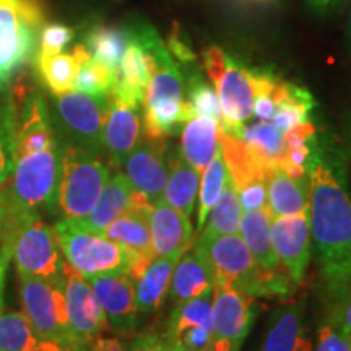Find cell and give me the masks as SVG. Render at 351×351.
Here are the masks:
<instances>
[{"label": "cell", "mask_w": 351, "mask_h": 351, "mask_svg": "<svg viewBox=\"0 0 351 351\" xmlns=\"http://www.w3.org/2000/svg\"><path fill=\"white\" fill-rule=\"evenodd\" d=\"M122 168L132 187L152 204L163 200L168 182V153L165 140L140 138L137 147L125 158Z\"/></svg>", "instance_id": "14"}, {"label": "cell", "mask_w": 351, "mask_h": 351, "mask_svg": "<svg viewBox=\"0 0 351 351\" xmlns=\"http://www.w3.org/2000/svg\"><path fill=\"white\" fill-rule=\"evenodd\" d=\"M256 319V298L230 282L213 285V330L215 337L239 346Z\"/></svg>", "instance_id": "11"}, {"label": "cell", "mask_w": 351, "mask_h": 351, "mask_svg": "<svg viewBox=\"0 0 351 351\" xmlns=\"http://www.w3.org/2000/svg\"><path fill=\"white\" fill-rule=\"evenodd\" d=\"M243 140L267 166L278 168L285 153L283 134L274 124L258 121L256 124L244 127Z\"/></svg>", "instance_id": "33"}, {"label": "cell", "mask_w": 351, "mask_h": 351, "mask_svg": "<svg viewBox=\"0 0 351 351\" xmlns=\"http://www.w3.org/2000/svg\"><path fill=\"white\" fill-rule=\"evenodd\" d=\"M16 215L13 210L12 197L8 189H0V241L10 238V232L15 226Z\"/></svg>", "instance_id": "44"}, {"label": "cell", "mask_w": 351, "mask_h": 351, "mask_svg": "<svg viewBox=\"0 0 351 351\" xmlns=\"http://www.w3.org/2000/svg\"><path fill=\"white\" fill-rule=\"evenodd\" d=\"M44 20L39 0H0V93L36 56Z\"/></svg>", "instance_id": "4"}, {"label": "cell", "mask_w": 351, "mask_h": 351, "mask_svg": "<svg viewBox=\"0 0 351 351\" xmlns=\"http://www.w3.org/2000/svg\"><path fill=\"white\" fill-rule=\"evenodd\" d=\"M267 210L271 218L309 213V184L306 178H293L271 168L267 178Z\"/></svg>", "instance_id": "21"}, {"label": "cell", "mask_w": 351, "mask_h": 351, "mask_svg": "<svg viewBox=\"0 0 351 351\" xmlns=\"http://www.w3.org/2000/svg\"><path fill=\"white\" fill-rule=\"evenodd\" d=\"M208 217V223H205L204 231L199 236L200 239H210L219 234H236L239 231L243 208H241L238 192H236L230 176H228L225 189Z\"/></svg>", "instance_id": "31"}, {"label": "cell", "mask_w": 351, "mask_h": 351, "mask_svg": "<svg viewBox=\"0 0 351 351\" xmlns=\"http://www.w3.org/2000/svg\"><path fill=\"white\" fill-rule=\"evenodd\" d=\"M306 171L311 234L328 295L339 300L351 287V191L343 153L317 138Z\"/></svg>", "instance_id": "1"}, {"label": "cell", "mask_w": 351, "mask_h": 351, "mask_svg": "<svg viewBox=\"0 0 351 351\" xmlns=\"http://www.w3.org/2000/svg\"><path fill=\"white\" fill-rule=\"evenodd\" d=\"M199 182L200 173L184 160L181 153L168 156V182L163 195L166 204L191 218L194 213Z\"/></svg>", "instance_id": "26"}, {"label": "cell", "mask_w": 351, "mask_h": 351, "mask_svg": "<svg viewBox=\"0 0 351 351\" xmlns=\"http://www.w3.org/2000/svg\"><path fill=\"white\" fill-rule=\"evenodd\" d=\"M182 254L155 257L142 271V275L135 280V300H137L138 314H150L163 304L166 295L169 293L174 267Z\"/></svg>", "instance_id": "23"}, {"label": "cell", "mask_w": 351, "mask_h": 351, "mask_svg": "<svg viewBox=\"0 0 351 351\" xmlns=\"http://www.w3.org/2000/svg\"><path fill=\"white\" fill-rule=\"evenodd\" d=\"M309 2V5H313L314 8H326L330 5L333 0H307Z\"/></svg>", "instance_id": "49"}, {"label": "cell", "mask_w": 351, "mask_h": 351, "mask_svg": "<svg viewBox=\"0 0 351 351\" xmlns=\"http://www.w3.org/2000/svg\"><path fill=\"white\" fill-rule=\"evenodd\" d=\"M60 176V145L47 150L21 153L15 156L12 173L13 210L16 217L54 212L57 186Z\"/></svg>", "instance_id": "5"}, {"label": "cell", "mask_w": 351, "mask_h": 351, "mask_svg": "<svg viewBox=\"0 0 351 351\" xmlns=\"http://www.w3.org/2000/svg\"><path fill=\"white\" fill-rule=\"evenodd\" d=\"M218 142L236 191L254 181H267L271 168L263 163L243 138L231 137L219 127Z\"/></svg>", "instance_id": "22"}, {"label": "cell", "mask_w": 351, "mask_h": 351, "mask_svg": "<svg viewBox=\"0 0 351 351\" xmlns=\"http://www.w3.org/2000/svg\"><path fill=\"white\" fill-rule=\"evenodd\" d=\"M20 301L23 314L39 340L78 343L70 330L62 276L47 280L20 275Z\"/></svg>", "instance_id": "7"}, {"label": "cell", "mask_w": 351, "mask_h": 351, "mask_svg": "<svg viewBox=\"0 0 351 351\" xmlns=\"http://www.w3.org/2000/svg\"><path fill=\"white\" fill-rule=\"evenodd\" d=\"M239 204L243 212L267 210V181H254L247 186L238 189Z\"/></svg>", "instance_id": "41"}, {"label": "cell", "mask_w": 351, "mask_h": 351, "mask_svg": "<svg viewBox=\"0 0 351 351\" xmlns=\"http://www.w3.org/2000/svg\"><path fill=\"white\" fill-rule=\"evenodd\" d=\"M10 247L19 275L57 280L62 276L64 258L54 230L39 213L16 217L10 234Z\"/></svg>", "instance_id": "9"}, {"label": "cell", "mask_w": 351, "mask_h": 351, "mask_svg": "<svg viewBox=\"0 0 351 351\" xmlns=\"http://www.w3.org/2000/svg\"><path fill=\"white\" fill-rule=\"evenodd\" d=\"M271 215L269 210H254L244 212L241 217V238L251 251L254 261L261 269H275L282 265L274 251L270 239Z\"/></svg>", "instance_id": "28"}, {"label": "cell", "mask_w": 351, "mask_h": 351, "mask_svg": "<svg viewBox=\"0 0 351 351\" xmlns=\"http://www.w3.org/2000/svg\"><path fill=\"white\" fill-rule=\"evenodd\" d=\"M204 67L217 91L221 109L223 132L236 138H243L245 121L252 116L254 85L251 69L239 65L218 47L204 52Z\"/></svg>", "instance_id": "6"}, {"label": "cell", "mask_w": 351, "mask_h": 351, "mask_svg": "<svg viewBox=\"0 0 351 351\" xmlns=\"http://www.w3.org/2000/svg\"><path fill=\"white\" fill-rule=\"evenodd\" d=\"M109 108L103 129V148L112 166L122 168L125 158L142 138L140 109L130 106L112 93H108Z\"/></svg>", "instance_id": "16"}, {"label": "cell", "mask_w": 351, "mask_h": 351, "mask_svg": "<svg viewBox=\"0 0 351 351\" xmlns=\"http://www.w3.org/2000/svg\"><path fill=\"white\" fill-rule=\"evenodd\" d=\"M169 49H171V52H173V56H176L179 60H182V62H186V64L192 62V60L195 59L194 52L189 49L186 41H182L178 34H173V36H171Z\"/></svg>", "instance_id": "46"}, {"label": "cell", "mask_w": 351, "mask_h": 351, "mask_svg": "<svg viewBox=\"0 0 351 351\" xmlns=\"http://www.w3.org/2000/svg\"><path fill=\"white\" fill-rule=\"evenodd\" d=\"M197 245L212 265L215 282H230L247 289L257 275L258 265L243 238L238 234H219L210 239H197Z\"/></svg>", "instance_id": "12"}, {"label": "cell", "mask_w": 351, "mask_h": 351, "mask_svg": "<svg viewBox=\"0 0 351 351\" xmlns=\"http://www.w3.org/2000/svg\"><path fill=\"white\" fill-rule=\"evenodd\" d=\"M16 116L10 101L0 103V189L10 181L15 166Z\"/></svg>", "instance_id": "37"}, {"label": "cell", "mask_w": 351, "mask_h": 351, "mask_svg": "<svg viewBox=\"0 0 351 351\" xmlns=\"http://www.w3.org/2000/svg\"><path fill=\"white\" fill-rule=\"evenodd\" d=\"M134 194L135 189L132 187L124 173L114 174L104 186L93 210L85 218L75 221L86 230L103 232L104 228L111 225L114 219L130 212L134 207Z\"/></svg>", "instance_id": "20"}, {"label": "cell", "mask_w": 351, "mask_h": 351, "mask_svg": "<svg viewBox=\"0 0 351 351\" xmlns=\"http://www.w3.org/2000/svg\"><path fill=\"white\" fill-rule=\"evenodd\" d=\"M52 230L65 262L83 276L121 271L135 282L153 261L129 251L101 232L86 230L75 219L60 218Z\"/></svg>", "instance_id": "2"}, {"label": "cell", "mask_w": 351, "mask_h": 351, "mask_svg": "<svg viewBox=\"0 0 351 351\" xmlns=\"http://www.w3.org/2000/svg\"><path fill=\"white\" fill-rule=\"evenodd\" d=\"M348 351H351V335L348 337Z\"/></svg>", "instance_id": "51"}, {"label": "cell", "mask_w": 351, "mask_h": 351, "mask_svg": "<svg viewBox=\"0 0 351 351\" xmlns=\"http://www.w3.org/2000/svg\"><path fill=\"white\" fill-rule=\"evenodd\" d=\"M262 351H314L300 304L282 306L271 315Z\"/></svg>", "instance_id": "19"}, {"label": "cell", "mask_w": 351, "mask_h": 351, "mask_svg": "<svg viewBox=\"0 0 351 351\" xmlns=\"http://www.w3.org/2000/svg\"><path fill=\"white\" fill-rule=\"evenodd\" d=\"M187 91L189 103L194 109L195 116H208L217 121L218 124H221V109H219L217 91L202 77V73L194 72L189 77Z\"/></svg>", "instance_id": "39"}, {"label": "cell", "mask_w": 351, "mask_h": 351, "mask_svg": "<svg viewBox=\"0 0 351 351\" xmlns=\"http://www.w3.org/2000/svg\"><path fill=\"white\" fill-rule=\"evenodd\" d=\"M85 278L103 307L108 326L122 335L134 332L140 315L135 300L134 280L121 271L85 276Z\"/></svg>", "instance_id": "13"}, {"label": "cell", "mask_w": 351, "mask_h": 351, "mask_svg": "<svg viewBox=\"0 0 351 351\" xmlns=\"http://www.w3.org/2000/svg\"><path fill=\"white\" fill-rule=\"evenodd\" d=\"M145 137L152 140H165L178 134L186 122L194 117L189 99L166 98L142 108Z\"/></svg>", "instance_id": "27"}, {"label": "cell", "mask_w": 351, "mask_h": 351, "mask_svg": "<svg viewBox=\"0 0 351 351\" xmlns=\"http://www.w3.org/2000/svg\"><path fill=\"white\" fill-rule=\"evenodd\" d=\"M127 44H129L127 29L111 28V26H95L85 39V46L90 56L98 62L108 65L114 72L119 69Z\"/></svg>", "instance_id": "32"}, {"label": "cell", "mask_w": 351, "mask_h": 351, "mask_svg": "<svg viewBox=\"0 0 351 351\" xmlns=\"http://www.w3.org/2000/svg\"><path fill=\"white\" fill-rule=\"evenodd\" d=\"M218 134L219 124L208 116H194L182 125L179 153L200 174L218 150Z\"/></svg>", "instance_id": "24"}, {"label": "cell", "mask_w": 351, "mask_h": 351, "mask_svg": "<svg viewBox=\"0 0 351 351\" xmlns=\"http://www.w3.org/2000/svg\"><path fill=\"white\" fill-rule=\"evenodd\" d=\"M328 319L340 328L345 335H351V287L337 300Z\"/></svg>", "instance_id": "43"}, {"label": "cell", "mask_w": 351, "mask_h": 351, "mask_svg": "<svg viewBox=\"0 0 351 351\" xmlns=\"http://www.w3.org/2000/svg\"><path fill=\"white\" fill-rule=\"evenodd\" d=\"M228 173L225 160H223L221 147L218 145V150L207 165V168L202 171L200 182V197H199V215H197V226L199 230L205 226L213 205L217 204L219 195H221L225 184L228 181Z\"/></svg>", "instance_id": "34"}, {"label": "cell", "mask_w": 351, "mask_h": 351, "mask_svg": "<svg viewBox=\"0 0 351 351\" xmlns=\"http://www.w3.org/2000/svg\"><path fill=\"white\" fill-rule=\"evenodd\" d=\"M181 327H204L213 330V288L191 300L178 302L169 317L168 328Z\"/></svg>", "instance_id": "36"}, {"label": "cell", "mask_w": 351, "mask_h": 351, "mask_svg": "<svg viewBox=\"0 0 351 351\" xmlns=\"http://www.w3.org/2000/svg\"><path fill=\"white\" fill-rule=\"evenodd\" d=\"M239 350H241L239 346L231 343L230 340L218 339V337H215L212 343H210L204 351H239Z\"/></svg>", "instance_id": "48"}, {"label": "cell", "mask_w": 351, "mask_h": 351, "mask_svg": "<svg viewBox=\"0 0 351 351\" xmlns=\"http://www.w3.org/2000/svg\"><path fill=\"white\" fill-rule=\"evenodd\" d=\"M148 225L155 257L182 254L192 244L191 218L171 207L165 200L153 204L148 215Z\"/></svg>", "instance_id": "17"}, {"label": "cell", "mask_w": 351, "mask_h": 351, "mask_svg": "<svg viewBox=\"0 0 351 351\" xmlns=\"http://www.w3.org/2000/svg\"><path fill=\"white\" fill-rule=\"evenodd\" d=\"M129 351H176L165 335L145 333L134 340Z\"/></svg>", "instance_id": "45"}, {"label": "cell", "mask_w": 351, "mask_h": 351, "mask_svg": "<svg viewBox=\"0 0 351 351\" xmlns=\"http://www.w3.org/2000/svg\"><path fill=\"white\" fill-rule=\"evenodd\" d=\"M108 108V95H88L70 90L64 95H56L52 124L60 137L65 138V143L99 155L103 152V129Z\"/></svg>", "instance_id": "8"}, {"label": "cell", "mask_w": 351, "mask_h": 351, "mask_svg": "<svg viewBox=\"0 0 351 351\" xmlns=\"http://www.w3.org/2000/svg\"><path fill=\"white\" fill-rule=\"evenodd\" d=\"M111 178L98 153L60 142V176L54 212L65 219H82L95 207Z\"/></svg>", "instance_id": "3"}, {"label": "cell", "mask_w": 351, "mask_h": 351, "mask_svg": "<svg viewBox=\"0 0 351 351\" xmlns=\"http://www.w3.org/2000/svg\"><path fill=\"white\" fill-rule=\"evenodd\" d=\"M86 345L80 343H64V341L56 340H39L38 345L32 351H77L78 348Z\"/></svg>", "instance_id": "47"}, {"label": "cell", "mask_w": 351, "mask_h": 351, "mask_svg": "<svg viewBox=\"0 0 351 351\" xmlns=\"http://www.w3.org/2000/svg\"><path fill=\"white\" fill-rule=\"evenodd\" d=\"M62 282L70 330L78 343L90 346L108 327L103 307L96 300L88 280L67 262H64Z\"/></svg>", "instance_id": "10"}, {"label": "cell", "mask_w": 351, "mask_h": 351, "mask_svg": "<svg viewBox=\"0 0 351 351\" xmlns=\"http://www.w3.org/2000/svg\"><path fill=\"white\" fill-rule=\"evenodd\" d=\"M108 239L124 245L129 251L142 254L145 257L155 258L152 249L150 225H148V215L130 210L119 218H116L111 225L104 228L101 232Z\"/></svg>", "instance_id": "30"}, {"label": "cell", "mask_w": 351, "mask_h": 351, "mask_svg": "<svg viewBox=\"0 0 351 351\" xmlns=\"http://www.w3.org/2000/svg\"><path fill=\"white\" fill-rule=\"evenodd\" d=\"M215 275L200 245H189L176 263L171 278L169 295L176 304L195 298L213 288Z\"/></svg>", "instance_id": "18"}, {"label": "cell", "mask_w": 351, "mask_h": 351, "mask_svg": "<svg viewBox=\"0 0 351 351\" xmlns=\"http://www.w3.org/2000/svg\"><path fill=\"white\" fill-rule=\"evenodd\" d=\"M73 39V29L64 25H44L39 32V54L62 52Z\"/></svg>", "instance_id": "40"}, {"label": "cell", "mask_w": 351, "mask_h": 351, "mask_svg": "<svg viewBox=\"0 0 351 351\" xmlns=\"http://www.w3.org/2000/svg\"><path fill=\"white\" fill-rule=\"evenodd\" d=\"M38 341L23 311L0 309V351H32Z\"/></svg>", "instance_id": "35"}, {"label": "cell", "mask_w": 351, "mask_h": 351, "mask_svg": "<svg viewBox=\"0 0 351 351\" xmlns=\"http://www.w3.org/2000/svg\"><path fill=\"white\" fill-rule=\"evenodd\" d=\"M315 351H348V335L327 317L319 330Z\"/></svg>", "instance_id": "42"}, {"label": "cell", "mask_w": 351, "mask_h": 351, "mask_svg": "<svg viewBox=\"0 0 351 351\" xmlns=\"http://www.w3.org/2000/svg\"><path fill=\"white\" fill-rule=\"evenodd\" d=\"M114 77H116L114 70L90 57L78 67L73 80V90L88 95H108L112 88Z\"/></svg>", "instance_id": "38"}, {"label": "cell", "mask_w": 351, "mask_h": 351, "mask_svg": "<svg viewBox=\"0 0 351 351\" xmlns=\"http://www.w3.org/2000/svg\"><path fill=\"white\" fill-rule=\"evenodd\" d=\"M275 103L276 109L271 117V124L285 134L293 127L309 121L315 101L304 88L280 80L275 90Z\"/></svg>", "instance_id": "29"}, {"label": "cell", "mask_w": 351, "mask_h": 351, "mask_svg": "<svg viewBox=\"0 0 351 351\" xmlns=\"http://www.w3.org/2000/svg\"><path fill=\"white\" fill-rule=\"evenodd\" d=\"M85 44H78L73 52H57V54H39L34 56L39 77L43 78L44 85L49 88L52 95H64L73 90L77 70L82 62L90 59Z\"/></svg>", "instance_id": "25"}, {"label": "cell", "mask_w": 351, "mask_h": 351, "mask_svg": "<svg viewBox=\"0 0 351 351\" xmlns=\"http://www.w3.org/2000/svg\"><path fill=\"white\" fill-rule=\"evenodd\" d=\"M270 239L278 261L300 285L311 261L309 215H288L271 219Z\"/></svg>", "instance_id": "15"}, {"label": "cell", "mask_w": 351, "mask_h": 351, "mask_svg": "<svg viewBox=\"0 0 351 351\" xmlns=\"http://www.w3.org/2000/svg\"><path fill=\"white\" fill-rule=\"evenodd\" d=\"M77 351H91L90 346H82V348H78Z\"/></svg>", "instance_id": "50"}]
</instances>
